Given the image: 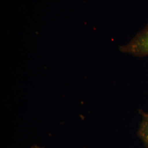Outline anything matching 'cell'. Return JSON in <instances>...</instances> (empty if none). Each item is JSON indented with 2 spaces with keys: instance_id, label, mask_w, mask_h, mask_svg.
I'll return each mask as SVG.
<instances>
[{
  "instance_id": "cell-1",
  "label": "cell",
  "mask_w": 148,
  "mask_h": 148,
  "mask_svg": "<svg viewBox=\"0 0 148 148\" xmlns=\"http://www.w3.org/2000/svg\"><path fill=\"white\" fill-rule=\"evenodd\" d=\"M122 53L134 57L148 56V23L129 42L120 48Z\"/></svg>"
},
{
  "instance_id": "cell-2",
  "label": "cell",
  "mask_w": 148,
  "mask_h": 148,
  "mask_svg": "<svg viewBox=\"0 0 148 148\" xmlns=\"http://www.w3.org/2000/svg\"><path fill=\"white\" fill-rule=\"evenodd\" d=\"M138 133L139 137L148 147V112L142 111L141 112V120Z\"/></svg>"
}]
</instances>
